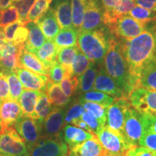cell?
Listing matches in <instances>:
<instances>
[{
	"label": "cell",
	"mask_w": 156,
	"mask_h": 156,
	"mask_svg": "<svg viewBox=\"0 0 156 156\" xmlns=\"http://www.w3.org/2000/svg\"><path fill=\"white\" fill-rule=\"evenodd\" d=\"M141 119L144 132H151L156 134V116L155 115L141 114Z\"/></svg>",
	"instance_id": "obj_45"
},
{
	"label": "cell",
	"mask_w": 156,
	"mask_h": 156,
	"mask_svg": "<svg viewBox=\"0 0 156 156\" xmlns=\"http://www.w3.org/2000/svg\"><path fill=\"white\" fill-rule=\"evenodd\" d=\"M90 62V61L79 50L72 64L71 75L77 78L80 77L88 67Z\"/></svg>",
	"instance_id": "obj_36"
},
{
	"label": "cell",
	"mask_w": 156,
	"mask_h": 156,
	"mask_svg": "<svg viewBox=\"0 0 156 156\" xmlns=\"http://www.w3.org/2000/svg\"><path fill=\"white\" fill-rule=\"evenodd\" d=\"M122 134L132 147L139 145L140 140L144 134L141 114L132 106L126 113Z\"/></svg>",
	"instance_id": "obj_9"
},
{
	"label": "cell",
	"mask_w": 156,
	"mask_h": 156,
	"mask_svg": "<svg viewBox=\"0 0 156 156\" xmlns=\"http://www.w3.org/2000/svg\"><path fill=\"white\" fill-rule=\"evenodd\" d=\"M0 12H1V11H0Z\"/></svg>",
	"instance_id": "obj_63"
},
{
	"label": "cell",
	"mask_w": 156,
	"mask_h": 156,
	"mask_svg": "<svg viewBox=\"0 0 156 156\" xmlns=\"http://www.w3.org/2000/svg\"><path fill=\"white\" fill-rule=\"evenodd\" d=\"M62 134L64 141L67 145L68 148L83 143L95 136V134L91 132L85 131L72 124L64 126Z\"/></svg>",
	"instance_id": "obj_20"
},
{
	"label": "cell",
	"mask_w": 156,
	"mask_h": 156,
	"mask_svg": "<svg viewBox=\"0 0 156 156\" xmlns=\"http://www.w3.org/2000/svg\"><path fill=\"white\" fill-rule=\"evenodd\" d=\"M29 156H67L68 146L62 132L54 136H42L28 151Z\"/></svg>",
	"instance_id": "obj_6"
},
{
	"label": "cell",
	"mask_w": 156,
	"mask_h": 156,
	"mask_svg": "<svg viewBox=\"0 0 156 156\" xmlns=\"http://www.w3.org/2000/svg\"><path fill=\"white\" fill-rule=\"evenodd\" d=\"M129 15L145 25L156 21V12L149 10L140 6H134L133 8L129 11Z\"/></svg>",
	"instance_id": "obj_34"
},
{
	"label": "cell",
	"mask_w": 156,
	"mask_h": 156,
	"mask_svg": "<svg viewBox=\"0 0 156 156\" xmlns=\"http://www.w3.org/2000/svg\"><path fill=\"white\" fill-rule=\"evenodd\" d=\"M10 98L9 87L7 75L0 70V103Z\"/></svg>",
	"instance_id": "obj_47"
},
{
	"label": "cell",
	"mask_w": 156,
	"mask_h": 156,
	"mask_svg": "<svg viewBox=\"0 0 156 156\" xmlns=\"http://www.w3.org/2000/svg\"><path fill=\"white\" fill-rule=\"evenodd\" d=\"M12 0H0V10L7 9L12 6Z\"/></svg>",
	"instance_id": "obj_54"
},
{
	"label": "cell",
	"mask_w": 156,
	"mask_h": 156,
	"mask_svg": "<svg viewBox=\"0 0 156 156\" xmlns=\"http://www.w3.org/2000/svg\"><path fill=\"white\" fill-rule=\"evenodd\" d=\"M103 67L122 90L125 97L129 98L131 93L136 89V80L130 73L120 42L116 37L114 36L111 40L108 51L103 59Z\"/></svg>",
	"instance_id": "obj_2"
},
{
	"label": "cell",
	"mask_w": 156,
	"mask_h": 156,
	"mask_svg": "<svg viewBox=\"0 0 156 156\" xmlns=\"http://www.w3.org/2000/svg\"><path fill=\"white\" fill-rule=\"evenodd\" d=\"M19 67L26 69L39 75H47L48 69L34 53L27 51L24 48L19 56Z\"/></svg>",
	"instance_id": "obj_21"
},
{
	"label": "cell",
	"mask_w": 156,
	"mask_h": 156,
	"mask_svg": "<svg viewBox=\"0 0 156 156\" xmlns=\"http://www.w3.org/2000/svg\"><path fill=\"white\" fill-rule=\"evenodd\" d=\"M66 112L64 108L54 107L50 114L45 119L41 125V137L58 135L62 132L64 124Z\"/></svg>",
	"instance_id": "obj_15"
},
{
	"label": "cell",
	"mask_w": 156,
	"mask_h": 156,
	"mask_svg": "<svg viewBox=\"0 0 156 156\" xmlns=\"http://www.w3.org/2000/svg\"><path fill=\"white\" fill-rule=\"evenodd\" d=\"M0 155L2 156H28V148L13 126L0 132Z\"/></svg>",
	"instance_id": "obj_5"
},
{
	"label": "cell",
	"mask_w": 156,
	"mask_h": 156,
	"mask_svg": "<svg viewBox=\"0 0 156 156\" xmlns=\"http://www.w3.org/2000/svg\"><path fill=\"white\" fill-rule=\"evenodd\" d=\"M104 25V8L101 0H87L80 31L97 30Z\"/></svg>",
	"instance_id": "obj_10"
},
{
	"label": "cell",
	"mask_w": 156,
	"mask_h": 156,
	"mask_svg": "<svg viewBox=\"0 0 156 156\" xmlns=\"http://www.w3.org/2000/svg\"><path fill=\"white\" fill-rule=\"evenodd\" d=\"M98 64L94 62H90V64L85 73L80 77H78L79 80V86L78 88L81 92L85 93L92 89L95 77H96L98 71Z\"/></svg>",
	"instance_id": "obj_29"
},
{
	"label": "cell",
	"mask_w": 156,
	"mask_h": 156,
	"mask_svg": "<svg viewBox=\"0 0 156 156\" xmlns=\"http://www.w3.org/2000/svg\"><path fill=\"white\" fill-rule=\"evenodd\" d=\"M46 93L54 107L64 108L70 102L69 98L64 94L58 84L51 83L48 81Z\"/></svg>",
	"instance_id": "obj_28"
},
{
	"label": "cell",
	"mask_w": 156,
	"mask_h": 156,
	"mask_svg": "<svg viewBox=\"0 0 156 156\" xmlns=\"http://www.w3.org/2000/svg\"><path fill=\"white\" fill-rule=\"evenodd\" d=\"M24 25L20 21L17 20L16 22L11 23L5 26L4 28V33H5V39L7 41H12L13 36H14L15 30H17V28H18L20 25Z\"/></svg>",
	"instance_id": "obj_50"
},
{
	"label": "cell",
	"mask_w": 156,
	"mask_h": 156,
	"mask_svg": "<svg viewBox=\"0 0 156 156\" xmlns=\"http://www.w3.org/2000/svg\"><path fill=\"white\" fill-rule=\"evenodd\" d=\"M4 39H5V33H4V28L2 26L0 25V41L4 40Z\"/></svg>",
	"instance_id": "obj_55"
},
{
	"label": "cell",
	"mask_w": 156,
	"mask_h": 156,
	"mask_svg": "<svg viewBox=\"0 0 156 156\" xmlns=\"http://www.w3.org/2000/svg\"><path fill=\"white\" fill-rule=\"evenodd\" d=\"M2 58V56H1V51H0V59H1Z\"/></svg>",
	"instance_id": "obj_59"
},
{
	"label": "cell",
	"mask_w": 156,
	"mask_h": 156,
	"mask_svg": "<svg viewBox=\"0 0 156 156\" xmlns=\"http://www.w3.org/2000/svg\"><path fill=\"white\" fill-rule=\"evenodd\" d=\"M87 0H71L73 27L80 31L83 23Z\"/></svg>",
	"instance_id": "obj_33"
},
{
	"label": "cell",
	"mask_w": 156,
	"mask_h": 156,
	"mask_svg": "<svg viewBox=\"0 0 156 156\" xmlns=\"http://www.w3.org/2000/svg\"><path fill=\"white\" fill-rule=\"evenodd\" d=\"M138 145L147 147L156 153V134L144 132Z\"/></svg>",
	"instance_id": "obj_46"
},
{
	"label": "cell",
	"mask_w": 156,
	"mask_h": 156,
	"mask_svg": "<svg viewBox=\"0 0 156 156\" xmlns=\"http://www.w3.org/2000/svg\"><path fill=\"white\" fill-rule=\"evenodd\" d=\"M83 104V106L86 112L90 113L93 114L95 118L98 119L102 125L105 126L106 124V108L103 107L101 105L97 104L95 103L90 102V101H86V102L80 103Z\"/></svg>",
	"instance_id": "obj_37"
},
{
	"label": "cell",
	"mask_w": 156,
	"mask_h": 156,
	"mask_svg": "<svg viewBox=\"0 0 156 156\" xmlns=\"http://www.w3.org/2000/svg\"><path fill=\"white\" fill-rule=\"evenodd\" d=\"M47 40H54L60 30V26L53 9L49 7L47 11L36 22Z\"/></svg>",
	"instance_id": "obj_19"
},
{
	"label": "cell",
	"mask_w": 156,
	"mask_h": 156,
	"mask_svg": "<svg viewBox=\"0 0 156 156\" xmlns=\"http://www.w3.org/2000/svg\"><path fill=\"white\" fill-rule=\"evenodd\" d=\"M41 91L32 90H23L20 96L19 97L18 101L23 115L30 117H35V108L40 97Z\"/></svg>",
	"instance_id": "obj_24"
},
{
	"label": "cell",
	"mask_w": 156,
	"mask_h": 156,
	"mask_svg": "<svg viewBox=\"0 0 156 156\" xmlns=\"http://www.w3.org/2000/svg\"><path fill=\"white\" fill-rule=\"evenodd\" d=\"M14 71L25 89L46 92L49 81L47 75H39L21 67H16Z\"/></svg>",
	"instance_id": "obj_14"
},
{
	"label": "cell",
	"mask_w": 156,
	"mask_h": 156,
	"mask_svg": "<svg viewBox=\"0 0 156 156\" xmlns=\"http://www.w3.org/2000/svg\"><path fill=\"white\" fill-rule=\"evenodd\" d=\"M0 156H2V155H0Z\"/></svg>",
	"instance_id": "obj_62"
},
{
	"label": "cell",
	"mask_w": 156,
	"mask_h": 156,
	"mask_svg": "<svg viewBox=\"0 0 156 156\" xmlns=\"http://www.w3.org/2000/svg\"><path fill=\"white\" fill-rule=\"evenodd\" d=\"M114 100L115 99L114 98L106 93L93 90L91 91L85 92L83 95H82L80 98L79 102L83 103L90 101V102L95 103L97 104L101 105L104 108H107L114 103Z\"/></svg>",
	"instance_id": "obj_30"
},
{
	"label": "cell",
	"mask_w": 156,
	"mask_h": 156,
	"mask_svg": "<svg viewBox=\"0 0 156 156\" xmlns=\"http://www.w3.org/2000/svg\"><path fill=\"white\" fill-rule=\"evenodd\" d=\"M113 36L116 38L129 39L138 36L145 31V24L133 17L126 15L119 17L114 23L107 25Z\"/></svg>",
	"instance_id": "obj_8"
},
{
	"label": "cell",
	"mask_w": 156,
	"mask_h": 156,
	"mask_svg": "<svg viewBox=\"0 0 156 156\" xmlns=\"http://www.w3.org/2000/svg\"><path fill=\"white\" fill-rule=\"evenodd\" d=\"M50 102L46 92H41L35 108V117L41 124L54 106Z\"/></svg>",
	"instance_id": "obj_32"
},
{
	"label": "cell",
	"mask_w": 156,
	"mask_h": 156,
	"mask_svg": "<svg viewBox=\"0 0 156 156\" xmlns=\"http://www.w3.org/2000/svg\"><path fill=\"white\" fill-rule=\"evenodd\" d=\"M72 125H74L75 126H77V127H79L82 129H84L85 130V131L87 132H91V133H93L92 132H91L90 129L88 126V125L85 123L84 121H83L81 119H77L75 121H74V122H72Z\"/></svg>",
	"instance_id": "obj_53"
},
{
	"label": "cell",
	"mask_w": 156,
	"mask_h": 156,
	"mask_svg": "<svg viewBox=\"0 0 156 156\" xmlns=\"http://www.w3.org/2000/svg\"><path fill=\"white\" fill-rule=\"evenodd\" d=\"M79 86V80L70 74L66 73L62 80L60 82V87L67 97L75 94Z\"/></svg>",
	"instance_id": "obj_38"
},
{
	"label": "cell",
	"mask_w": 156,
	"mask_h": 156,
	"mask_svg": "<svg viewBox=\"0 0 156 156\" xmlns=\"http://www.w3.org/2000/svg\"><path fill=\"white\" fill-rule=\"evenodd\" d=\"M65 74V69L58 63L57 60H56L48 69V80L51 83L58 84L62 80Z\"/></svg>",
	"instance_id": "obj_41"
},
{
	"label": "cell",
	"mask_w": 156,
	"mask_h": 156,
	"mask_svg": "<svg viewBox=\"0 0 156 156\" xmlns=\"http://www.w3.org/2000/svg\"><path fill=\"white\" fill-rule=\"evenodd\" d=\"M130 73L137 81L142 67L156 56L155 38L151 30H145L135 38L126 40L118 38Z\"/></svg>",
	"instance_id": "obj_1"
},
{
	"label": "cell",
	"mask_w": 156,
	"mask_h": 156,
	"mask_svg": "<svg viewBox=\"0 0 156 156\" xmlns=\"http://www.w3.org/2000/svg\"><path fill=\"white\" fill-rule=\"evenodd\" d=\"M79 30L73 27L62 28L54 38V43L58 49L77 46Z\"/></svg>",
	"instance_id": "obj_25"
},
{
	"label": "cell",
	"mask_w": 156,
	"mask_h": 156,
	"mask_svg": "<svg viewBox=\"0 0 156 156\" xmlns=\"http://www.w3.org/2000/svg\"><path fill=\"white\" fill-rule=\"evenodd\" d=\"M130 107L131 104L128 98L115 99L114 103L106 108V125L122 133L126 113Z\"/></svg>",
	"instance_id": "obj_11"
},
{
	"label": "cell",
	"mask_w": 156,
	"mask_h": 156,
	"mask_svg": "<svg viewBox=\"0 0 156 156\" xmlns=\"http://www.w3.org/2000/svg\"><path fill=\"white\" fill-rule=\"evenodd\" d=\"M9 87V94L10 98L15 101L18 100L23 92V85L15 71L11 72L7 75Z\"/></svg>",
	"instance_id": "obj_40"
},
{
	"label": "cell",
	"mask_w": 156,
	"mask_h": 156,
	"mask_svg": "<svg viewBox=\"0 0 156 156\" xmlns=\"http://www.w3.org/2000/svg\"><path fill=\"white\" fill-rule=\"evenodd\" d=\"M95 135L106 154L125 155L126 151L132 147L120 132L115 131L106 125L101 128Z\"/></svg>",
	"instance_id": "obj_4"
},
{
	"label": "cell",
	"mask_w": 156,
	"mask_h": 156,
	"mask_svg": "<svg viewBox=\"0 0 156 156\" xmlns=\"http://www.w3.org/2000/svg\"><path fill=\"white\" fill-rule=\"evenodd\" d=\"M156 90V56L142 67L138 76L136 89Z\"/></svg>",
	"instance_id": "obj_18"
},
{
	"label": "cell",
	"mask_w": 156,
	"mask_h": 156,
	"mask_svg": "<svg viewBox=\"0 0 156 156\" xmlns=\"http://www.w3.org/2000/svg\"><path fill=\"white\" fill-rule=\"evenodd\" d=\"M135 4L149 10L156 12V0H135Z\"/></svg>",
	"instance_id": "obj_51"
},
{
	"label": "cell",
	"mask_w": 156,
	"mask_h": 156,
	"mask_svg": "<svg viewBox=\"0 0 156 156\" xmlns=\"http://www.w3.org/2000/svg\"><path fill=\"white\" fill-rule=\"evenodd\" d=\"M12 1H15V0H12Z\"/></svg>",
	"instance_id": "obj_61"
},
{
	"label": "cell",
	"mask_w": 156,
	"mask_h": 156,
	"mask_svg": "<svg viewBox=\"0 0 156 156\" xmlns=\"http://www.w3.org/2000/svg\"><path fill=\"white\" fill-rule=\"evenodd\" d=\"M153 36H154V38H155V52H156V24H155L154 27L153 28Z\"/></svg>",
	"instance_id": "obj_56"
},
{
	"label": "cell",
	"mask_w": 156,
	"mask_h": 156,
	"mask_svg": "<svg viewBox=\"0 0 156 156\" xmlns=\"http://www.w3.org/2000/svg\"><path fill=\"white\" fill-rule=\"evenodd\" d=\"M85 111V108L82 103H75L66 112L65 117H64V123L72 124V122L74 121L80 119Z\"/></svg>",
	"instance_id": "obj_43"
},
{
	"label": "cell",
	"mask_w": 156,
	"mask_h": 156,
	"mask_svg": "<svg viewBox=\"0 0 156 156\" xmlns=\"http://www.w3.org/2000/svg\"><path fill=\"white\" fill-rule=\"evenodd\" d=\"M99 69L98 71L96 77L93 83L92 89L93 90L101 91L106 93L114 99L119 98H126L124 95L123 90L117 85L114 80L110 77L103 67V64H99Z\"/></svg>",
	"instance_id": "obj_13"
},
{
	"label": "cell",
	"mask_w": 156,
	"mask_h": 156,
	"mask_svg": "<svg viewBox=\"0 0 156 156\" xmlns=\"http://www.w3.org/2000/svg\"><path fill=\"white\" fill-rule=\"evenodd\" d=\"M61 28L73 27L70 0H52L51 7Z\"/></svg>",
	"instance_id": "obj_22"
},
{
	"label": "cell",
	"mask_w": 156,
	"mask_h": 156,
	"mask_svg": "<svg viewBox=\"0 0 156 156\" xmlns=\"http://www.w3.org/2000/svg\"><path fill=\"white\" fill-rule=\"evenodd\" d=\"M80 119L88 125L90 129L91 132H92L94 134H96L98 131L101 128H102L103 126H104L102 125V124L99 122L98 119L95 118V117L93 116V114H91L90 113L86 112V111L84 112L83 115L81 116Z\"/></svg>",
	"instance_id": "obj_44"
},
{
	"label": "cell",
	"mask_w": 156,
	"mask_h": 156,
	"mask_svg": "<svg viewBox=\"0 0 156 156\" xmlns=\"http://www.w3.org/2000/svg\"><path fill=\"white\" fill-rule=\"evenodd\" d=\"M19 15L17 10L13 6H10L7 9L1 10V16H0V25L6 26L18 20Z\"/></svg>",
	"instance_id": "obj_42"
},
{
	"label": "cell",
	"mask_w": 156,
	"mask_h": 156,
	"mask_svg": "<svg viewBox=\"0 0 156 156\" xmlns=\"http://www.w3.org/2000/svg\"><path fill=\"white\" fill-rule=\"evenodd\" d=\"M28 156H29V155H28Z\"/></svg>",
	"instance_id": "obj_64"
},
{
	"label": "cell",
	"mask_w": 156,
	"mask_h": 156,
	"mask_svg": "<svg viewBox=\"0 0 156 156\" xmlns=\"http://www.w3.org/2000/svg\"><path fill=\"white\" fill-rule=\"evenodd\" d=\"M121 1L122 0H101L103 8H104V12L112 10L119 4Z\"/></svg>",
	"instance_id": "obj_52"
},
{
	"label": "cell",
	"mask_w": 156,
	"mask_h": 156,
	"mask_svg": "<svg viewBox=\"0 0 156 156\" xmlns=\"http://www.w3.org/2000/svg\"><path fill=\"white\" fill-rule=\"evenodd\" d=\"M22 114V110L17 101L9 98L2 103L0 112L2 129L13 126Z\"/></svg>",
	"instance_id": "obj_16"
},
{
	"label": "cell",
	"mask_w": 156,
	"mask_h": 156,
	"mask_svg": "<svg viewBox=\"0 0 156 156\" xmlns=\"http://www.w3.org/2000/svg\"><path fill=\"white\" fill-rule=\"evenodd\" d=\"M2 131V124H1V116H0V132Z\"/></svg>",
	"instance_id": "obj_58"
},
{
	"label": "cell",
	"mask_w": 156,
	"mask_h": 156,
	"mask_svg": "<svg viewBox=\"0 0 156 156\" xmlns=\"http://www.w3.org/2000/svg\"><path fill=\"white\" fill-rule=\"evenodd\" d=\"M52 0H36L28 15V21L36 22L49 8Z\"/></svg>",
	"instance_id": "obj_35"
},
{
	"label": "cell",
	"mask_w": 156,
	"mask_h": 156,
	"mask_svg": "<svg viewBox=\"0 0 156 156\" xmlns=\"http://www.w3.org/2000/svg\"><path fill=\"white\" fill-rule=\"evenodd\" d=\"M130 104L140 114L156 116V90L137 88L129 96Z\"/></svg>",
	"instance_id": "obj_12"
},
{
	"label": "cell",
	"mask_w": 156,
	"mask_h": 156,
	"mask_svg": "<svg viewBox=\"0 0 156 156\" xmlns=\"http://www.w3.org/2000/svg\"><path fill=\"white\" fill-rule=\"evenodd\" d=\"M13 127L24 140L29 151L41 137V125L36 119L21 115L13 125Z\"/></svg>",
	"instance_id": "obj_7"
},
{
	"label": "cell",
	"mask_w": 156,
	"mask_h": 156,
	"mask_svg": "<svg viewBox=\"0 0 156 156\" xmlns=\"http://www.w3.org/2000/svg\"><path fill=\"white\" fill-rule=\"evenodd\" d=\"M106 156H125V155H119V154H107Z\"/></svg>",
	"instance_id": "obj_57"
},
{
	"label": "cell",
	"mask_w": 156,
	"mask_h": 156,
	"mask_svg": "<svg viewBox=\"0 0 156 156\" xmlns=\"http://www.w3.org/2000/svg\"><path fill=\"white\" fill-rule=\"evenodd\" d=\"M96 135L83 143L68 148L67 156H106Z\"/></svg>",
	"instance_id": "obj_17"
},
{
	"label": "cell",
	"mask_w": 156,
	"mask_h": 156,
	"mask_svg": "<svg viewBox=\"0 0 156 156\" xmlns=\"http://www.w3.org/2000/svg\"><path fill=\"white\" fill-rule=\"evenodd\" d=\"M80 48L77 46L62 48L58 50L56 60L65 69L66 73L71 75V67Z\"/></svg>",
	"instance_id": "obj_31"
},
{
	"label": "cell",
	"mask_w": 156,
	"mask_h": 156,
	"mask_svg": "<svg viewBox=\"0 0 156 156\" xmlns=\"http://www.w3.org/2000/svg\"><path fill=\"white\" fill-rule=\"evenodd\" d=\"M125 156H156V153L147 147L137 145L128 150Z\"/></svg>",
	"instance_id": "obj_49"
},
{
	"label": "cell",
	"mask_w": 156,
	"mask_h": 156,
	"mask_svg": "<svg viewBox=\"0 0 156 156\" xmlns=\"http://www.w3.org/2000/svg\"><path fill=\"white\" fill-rule=\"evenodd\" d=\"M58 50L52 40H47L35 52L34 54L48 69H49L51 65L56 60Z\"/></svg>",
	"instance_id": "obj_26"
},
{
	"label": "cell",
	"mask_w": 156,
	"mask_h": 156,
	"mask_svg": "<svg viewBox=\"0 0 156 156\" xmlns=\"http://www.w3.org/2000/svg\"><path fill=\"white\" fill-rule=\"evenodd\" d=\"M36 0H15L12 4L17 10L19 15L18 20L25 25L28 21V15L29 11Z\"/></svg>",
	"instance_id": "obj_39"
},
{
	"label": "cell",
	"mask_w": 156,
	"mask_h": 156,
	"mask_svg": "<svg viewBox=\"0 0 156 156\" xmlns=\"http://www.w3.org/2000/svg\"><path fill=\"white\" fill-rule=\"evenodd\" d=\"M0 16H1V12H0Z\"/></svg>",
	"instance_id": "obj_60"
},
{
	"label": "cell",
	"mask_w": 156,
	"mask_h": 156,
	"mask_svg": "<svg viewBox=\"0 0 156 156\" xmlns=\"http://www.w3.org/2000/svg\"><path fill=\"white\" fill-rule=\"evenodd\" d=\"M28 36V29L25 26V25H20L17 30H15L14 36H13L12 41L15 44L17 45H25V41H27Z\"/></svg>",
	"instance_id": "obj_48"
},
{
	"label": "cell",
	"mask_w": 156,
	"mask_h": 156,
	"mask_svg": "<svg viewBox=\"0 0 156 156\" xmlns=\"http://www.w3.org/2000/svg\"><path fill=\"white\" fill-rule=\"evenodd\" d=\"M113 36L106 25L94 30L80 31L77 46L90 61L103 64Z\"/></svg>",
	"instance_id": "obj_3"
},
{
	"label": "cell",
	"mask_w": 156,
	"mask_h": 156,
	"mask_svg": "<svg viewBox=\"0 0 156 156\" xmlns=\"http://www.w3.org/2000/svg\"><path fill=\"white\" fill-rule=\"evenodd\" d=\"M134 6H135V2L133 0H122L112 10L104 12V24L107 26L119 17L127 15Z\"/></svg>",
	"instance_id": "obj_27"
},
{
	"label": "cell",
	"mask_w": 156,
	"mask_h": 156,
	"mask_svg": "<svg viewBox=\"0 0 156 156\" xmlns=\"http://www.w3.org/2000/svg\"><path fill=\"white\" fill-rule=\"evenodd\" d=\"M25 26L28 29V36L25 43V48L31 53L35 54L46 41V38L36 22L29 21L25 24Z\"/></svg>",
	"instance_id": "obj_23"
}]
</instances>
